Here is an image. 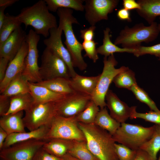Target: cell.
Listing matches in <instances>:
<instances>
[{
	"instance_id": "6da1fadb",
	"label": "cell",
	"mask_w": 160,
	"mask_h": 160,
	"mask_svg": "<svg viewBox=\"0 0 160 160\" xmlns=\"http://www.w3.org/2000/svg\"><path fill=\"white\" fill-rule=\"evenodd\" d=\"M88 148L99 160H118L112 135L94 124L79 122Z\"/></svg>"
},
{
	"instance_id": "7a4b0ae2",
	"label": "cell",
	"mask_w": 160,
	"mask_h": 160,
	"mask_svg": "<svg viewBox=\"0 0 160 160\" xmlns=\"http://www.w3.org/2000/svg\"><path fill=\"white\" fill-rule=\"evenodd\" d=\"M17 16L26 28L31 26L37 34L45 38L49 36L51 29L58 26L56 17L49 12L44 0L23 8Z\"/></svg>"
},
{
	"instance_id": "3957f363",
	"label": "cell",
	"mask_w": 160,
	"mask_h": 160,
	"mask_svg": "<svg viewBox=\"0 0 160 160\" xmlns=\"http://www.w3.org/2000/svg\"><path fill=\"white\" fill-rule=\"evenodd\" d=\"M73 10L68 8H59L57 13L59 19V25L61 27L65 37L64 43L72 57L74 67L81 71L85 70L87 65L82 55V44L78 40L74 33L72 24H79L73 16Z\"/></svg>"
},
{
	"instance_id": "277c9868",
	"label": "cell",
	"mask_w": 160,
	"mask_h": 160,
	"mask_svg": "<svg viewBox=\"0 0 160 160\" xmlns=\"http://www.w3.org/2000/svg\"><path fill=\"white\" fill-rule=\"evenodd\" d=\"M159 33L158 24L155 22L148 26L142 23L131 28L126 26L121 31L114 44H121L124 48L135 49L142 42L148 43L154 40Z\"/></svg>"
},
{
	"instance_id": "5b68a950",
	"label": "cell",
	"mask_w": 160,
	"mask_h": 160,
	"mask_svg": "<svg viewBox=\"0 0 160 160\" xmlns=\"http://www.w3.org/2000/svg\"><path fill=\"white\" fill-rule=\"evenodd\" d=\"M155 128V124L149 127H144L124 122L121 124L112 136L115 142L132 150H137L151 137Z\"/></svg>"
},
{
	"instance_id": "8992f818",
	"label": "cell",
	"mask_w": 160,
	"mask_h": 160,
	"mask_svg": "<svg viewBox=\"0 0 160 160\" xmlns=\"http://www.w3.org/2000/svg\"><path fill=\"white\" fill-rule=\"evenodd\" d=\"M103 63L102 72L100 74L96 88L91 95L92 100L100 109L106 106L105 96L115 77L128 68L123 66L119 68H116L118 63L113 54L108 57H104Z\"/></svg>"
},
{
	"instance_id": "52a82bcc",
	"label": "cell",
	"mask_w": 160,
	"mask_h": 160,
	"mask_svg": "<svg viewBox=\"0 0 160 160\" xmlns=\"http://www.w3.org/2000/svg\"><path fill=\"white\" fill-rule=\"evenodd\" d=\"M55 138L86 141L79 126L76 116L65 117L56 115L54 117L49 126L45 140Z\"/></svg>"
},
{
	"instance_id": "ba28073f",
	"label": "cell",
	"mask_w": 160,
	"mask_h": 160,
	"mask_svg": "<svg viewBox=\"0 0 160 160\" xmlns=\"http://www.w3.org/2000/svg\"><path fill=\"white\" fill-rule=\"evenodd\" d=\"M25 112L23 121L25 128L29 131L44 126H49L56 115L55 102L34 103Z\"/></svg>"
},
{
	"instance_id": "9c48e42d",
	"label": "cell",
	"mask_w": 160,
	"mask_h": 160,
	"mask_svg": "<svg viewBox=\"0 0 160 160\" xmlns=\"http://www.w3.org/2000/svg\"><path fill=\"white\" fill-rule=\"evenodd\" d=\"M39 73L42 80L58 77L71 78L67 66L54 52L46 47L41 57Z\"/></svg>"
},
{
	"instance_id": "30bf717a",
	"label": "cell",
	"mask_w": 160,
	"mask_h": 160,
	"mask_svg": "<svg viewBox=\"0 0 160 160\" xmlns=\"http://www.w3.org/2000/svg\"><path fill=\"white\" fill-rule=\"evenodd\" d=\"M40 39L39 35L32 29L29 31L25 39L28 44V51L21 73L29 82L31 83H37L43 81L39 73L38 62L39 54L37 45Z\"/></svg>"
},
{
	"instance_id": "8fae6325",
	"label": "cell",
	"mask_w": 160,
	"mask_h": 160,
	"mask_svg": "<svg viewBox=\"0 0 160 160\" xmlns=\"http://www.w3.org/2000/svg\"><path fill=\"white\" fill-rule=\"evenodd\" d=\"M91 100V95L76 92L66 95L55 102L56 115L65 117L76 116Z\"/></svg>"
},
{
	"instance_id": "7c38bea8",
	"label": "cell",
	"mask_w": 160,
	"mask_h": 160,
	"mask_svg": "<svg viewBox=\"0 0 160 160\" xmlns=\"http://www.w3.org/2000/svg\"><path fill=\"white\" fill-rule=\"evenodd\" d=\"M47 140L32 139L16 143L0 151L1 160H32Z\"/></svg>"
},
{
	"instance_id": "4fadbf2b",
	"label": "cell",
	"mask_w": 160,
	"mask_h": 160,
	"mask_svg": "<svg viewBox=\"0 0 160 160\" xmlns=\"http://www.w3.org/2000/svg\"><path fill=\"white\" fill-rule=\"evenodd\" d=\"M118 0H85V17L91 26L103 20H108V15L118 4Z\"/></svg>"
},
{
	"instance_id": "5bb4252c",
	"label": "cell",
	"mask_w": 160,
	"mask_h": 160,
	"mask_svg": "<svg viewBox=\"0 0 160 160\" xmlns=\"http://www.w3.org/2000/svg\"><path fill=\"white\" fill-rule=\"evenodd\" d=\"M63 30L59 25L58 27L51 29L48 38L43 41L46 47L57 54L65 62L68 68L71 78L77 74L73 66L71 55L69 51L64 46L62 41Z\"/></svg>"
},
{
	"instance_id": "9a60e30c",
	"label": "cell",
	"mask_w": 160,
	"mask_h": 160,
	"mask_svg": "<svg viewBox=\"0 0 160 160\" xmlns=\"http://www.w3.org/2000/svg\"><path fill=\"white\" fill-rule=\"evenodd\" d=\"M28 46L25 41L14 58L9 63L5 77L0 82V92L2 93L11 81L18 74L22 73L24 67Z\"/></svg>"
},
{
	"instance_id": "2e32d148",
	"label": "cell",
	"mask_w": 160,
	"mask_h": 160,
	"mask_svg": "<svg viewBox=\"0 0 160 160\" xmlns=\"http://www.w3.org/2000/svg\"><path fill=\"white\" fill-rule=\"evenodd\" d=\"M105 100L110 116L117 121L121 124L125 122L130 118L132 106L129 107L121 100L112 90H108Z\"/></svg>"
},
{
	"instance_id": "e0dca14e",
	"label": "cell",
	"mask_w": 160,
	"mask_h": 160,
	"mask_svg": "<svg viewBox=\"0 0 160 160\" xmlns=\"http://www.w3.org/2000/svg\"><path fill=\"white\" fill-rule=\"evenodd\" d=\"M26 35L21 26L15 30L0 45V57L6 58L9 62L11 61L21 48L25 40Z\"/></svg>"
},
{
	"instance_id": "ac0fdd59",
	"label": "cell",
	"mask_w": 160,
	"mask_h": 160,
	"mask_svg": "<svg viewBox=\"0 0 160 160\" xmlns=\"http://www.w3.org/2000/svg\"><path fill=\"white\" fill-rule=\"evenodd\" d=\"M49 126H46L29 132L13 133L8 135L4 142L3 149L19 142L32 139L45 140Z\"/></svg>"
},
{
	"instance_id": "d6986e66",
	"label": "cell",
	"mask_w": 160,
	"mask_h": 160,
	"mask_svg": "<svg viewBox=\"0 0 160 160\" xmlns=\"http://www.w3.org/2000/svg\"><path fill=\"white\" fill-rule=\"evenodd\" d=\"M23 111L4 115L0 119V127L8 134L26 132L23 121Z\"/></svg>"
},
{
	"instance_id": "ffe728a7",
	"label": "cell",
	"mask_w": 160,
	"mask_h": 160,
	"mask_svg": "<svg viewBox=\"0 0 160 160\" xmlns=\"http://www.w3.org/2000/svg\"><path fill=\"white\" fill-rule=\"evenodd\" d=\"M100 74L95 76H87L77 73L70 79L71 85L76 92L91 96L97 86Z\"/></svg>"
},
{
	"instance_id": "44dd1931",
	"label": "cell",
	"mask_w": 160,
	"mask_h": 160,
	"mask_svg": "<svg viewBox=\"0 0 160 160\" xmlns=\"http://www.w3.org/2000/svg\"><path fill=\"white\" fill-rule=\"evenodd\" d=\"M28 84L34 103L55 102L66 95L55 93L33 83L28 82Z\"/></svg>"
},
{
	"instance_id": "7402d4cb",
	"label": "cell",
	"mask_w": 160,
	"mask_h": 160,
	"mask_svg": "<svg viewBox=\"0 0 160 160\" xmlns=\"http://www.w3.org/2000/svg\"><path fill=\"white\" fill-rule=\"evenodd\" d=\"M137 2L140 7L137 10V13L150 25L160 16V0H139Z\"/></svg>"
},
{
	"instance_id": "603a6c76",
	"label": "cell",
	"mask_w": 160,
	"mask_h": 160,
	"mask_svg": "<svg viewBox=\"0 0 160 160\" xmlns=\"http://www.w3.org/2000/svg\"><path fill=\"white\" fill-rule=\"evenodd\" d=\"M111 30L108 27L103 30V44L97 48L98 54L108 57L116 52H128L135 54L137 51L136 49L121 48L112 43L111 38V34H110Z\"/></svg>"
},
{
	"instance_id": "cb8c5ba5",
	"label": "cell",
	"mask_w": 160,
	"mask_h": 160,
	"mask_svg": "<svg viewBox=\"0 0 160 160\" xmlns=\"http://www.w3.org/2000/svg\"><path fill=\"white\" fill-rule=\"evenodd\" d=\"M70 79L58 77L46 80H43L39 82L34 84L39 86L44 87L55 93L68 95L76 92L71 86Z\"/></svg>"
},
{
	"instance_id": "d4e9b609",
	"label": "cell",
	"mask_w": 160,
	"mask_h": 160,
	"mask_svg": "<svg viewBox=\"0 0 160 160\" xmlns=\"http://www.w3.org/2000/svg\"><path fill=\"white\" fill-rule=\"evenodd\" d=\"M73 140L60 138L52 139L47 140L42 147L51 155L60 158L68 153L72 146Z\"/></svg>"
},
{
	"instance_id": "484cf974",
	"label": "cell",
	"mask_w": 160,
	"mask_h": 160,
	"mask_svg": "<svg viewBox=\"0 0 160 160\" xmlns=\"http://www.w3.org/2000/svg\"><path fill=\"white\" fill-rule=\"evenodd\" d=\"M34 103L33 96L30 92L21 94L10 97L9 109L5 115L15 113L28 109Z\"/></svg>"
},
{
	"instance_id": "4316f807",
	"label": "cell",
	"mask_w": 160,
	"mask_h": 160,
	"mask_svg": "<svg viewBox=\"0 0 160 160\" xmlns=\"http://www.w3.org/2000/svg\"><path fill=\"white\" fill-rule=\"evenodd\" d=\"M94 124L106 130L112 135L115 133L121 124L110 116L106 107L100 109Z\"/></svg>"
},
{
	"instance_id": "83f0119b",
	"label": "cell",
	"mask_w": 160,
	"mask_h": 160,
	"mask_svg": "<svg viewBox=\"0 0 160 160\" xmlns=\"http://www.w3.org/2000/svg\"><path fill=\"white\" fill-rule=\"evenodd\" d=\"M28 82L21 73L19 74L11 81L4 92L1 94L10 97L21 94L30 92Z\"/></svg>"
},
{
	"instance_id": "f1b7e54d",
	"label": "cell",
	"mask_w": 160,
	"mask_h": 160,
	"mask_svg": "<svg viewBox=\"0 0 160 160\" xmlns=\"http://www.w3.org/2000/svg\"><path fill=\"white\" fill-rule=\"evenodd\" d=\"M49 11L57 12L59 8H68L77 11H84V0H44Z\"/></svg>"
},
{
	"instance_id": "f546056e",
	"label": "cell",
	"mask_w": 160,
	"mask_h": 160,
	"mask_svg": "<svg viewBox=\"0 0 160 160\" xmlns=\"http://www.w3.org/2000/svg\"><path fill=\"white\" fill-rule=\"evenodd\" d=\"M155 125L152 137L140 148L147 153L151 160H157V155L160 151V126Z\"/></svg>"
},
{
	"instance_id": "4dcf8cb0",
	"label": "cell",
	"mask_w": 160,
	"mask_h": 160,
	"mask_svg": "<svg viewBox=\"0 0 160 160\" xmlns=\"http://www.w3.org/2000/svg\"><path fill=\"white\" fill-rule=\"evenodd\" d=\"M68 153L79 160H99L89 149L86 141L73 140Z\"/></svg>"
},
{
	"instance_id": "1f68e13d",
	"label": "cell",
	"mask_w": 160,
	"mask_h": 160,
	"mask_svg": "<svg viewBox=\"0 0 160 160\" xmlns=\"http://www.w3.org/2000/svg\"><path fill=\"white\" fill-rule=\"evenodd\" d=\"M21 23L17 16L6 14L4 23L0 28V45L2 44Z\"/></svg>"
},
{
	"instance_id": "d6a6232c",
	"label": "cell",
	"mask_w": 160,
	"mask_h": 160,
	"mask_svg": "<svg viewBox=\"0 0 160 160\" xmlns=\"http://www.w3.org/2000/svg\"><path fill=\"white\" fill-rule=\"evenodd\" d=\"M113 82L116 87L129 90L137 84L135 73L128 67L118 74L113 79Z\"/></svg>"
},
{
	"instance_id": "836d02e7",
	"label": "cell",
	"mask_w": 160,
	"mask_h": 160,
	"mask_svg": "<svg viewBox=\"0 0 160 160\" xmlns=\"http://www.w3.org/2000/svg\"><path fill=\"white\" fill-rule=\"evenodd\" d=\"M100 110L99 107L91 100L86 108L76 116L77 120L85 124H93Z\"/></svg>"
},
{
	"instance_id": "e575fe53",
	"label": "cell",
	"mask_w": 160,
	"mask_h": 160,
	"mask_svg": "<svg viewBox=\"0 0 160 160\" xmlns=\"http://www.w3.org/2000/svg\"><path fill=\"white\" fill-rule=\"evenodd\" d=\"M129 90L132 92L137 100L146 104L151 110L154 111H159L155 102L150 97L148 94L139 87L137 84L133 85Z\"/></svg>"
},
{
	"instance_id": "d590c367",
	"label": "cell",
	"mask_w": 160,
	"mask_h": 160,
	"mask_svg": "<svg viewBox=\"0 0 160 160\" xmlns=\"http://www.w3.org/2000/svg\"><path fill=\"white\" fill-rule=\"evenodd\" d=\"M136 106H133L130 119H143L146 121L155 124L160 126V111H154L151 110L145 113H140L136 111Z\"/></svg>"
},
{
	"instance_id": "8d00e7d4",
	"label": "cell",
	"mask_w": 160,
	"mask_h": 160,
	"mask_svg": "<svg viewBox=\"0 0 160 160\" xmlns=\"http://www.w3.org/2000/svg\"><path fill=\"white\" fill-rule=\"evenodd\" d=\"M115 151L119 160H134L137 151L133 150L121 144L115 143Z\"/></svg>"
},
{
	"instance_id": "74e56055",
	"label": "cell",
	"mask_w": 160,
	"mask_h": 160,
	"mask_svg": "<svg viewBox=\"0 0 160 160\" xmlns=\"http://www.w3.org/2000/svg\"><path fill=\"white\" fill-rule=\"evenodd\" d=\"M82 44L83 49L85 52V57H87L95 63L99 57L96 46L98 43L94 40L91 41H83Z\"/></svg>"
},
{
	"instance_id": "f35d334b",
	"label": "cell",
	"mask_w": 160,
	"mask_h": 160,
	"mask_svg": "<svg viewBox=\"0 0 160 160\" xmlns=\"http://www.w3.org/2000/svg\"><path fill=\"white\" fill-rule=\"evenodd\" d=\"M135 49H136L137 51L134 55L137 57L149 54L160 58V43L148 47L140 45Z\"/></svg>"
},
{
	"instance_id": "ab89813d",
	"label": "cell",
	"mask_w": 160,
	"mask_h": 160,
	"mask_svg": "<svg viewBox=\"0 0 160 160\" xmlns=\"http://www.w3.org/2000/svg\"><path fill=\"white\" fill-rule=\"evenodd\" d=\"M60 158L50 154L42 147H41L36 152L32 160H60Z\"/></svg>"
},
{
	"instance_id": "60d3db41",
	"label": "cell",
	"mask_w": 160,
	"mask_h": 160,
	"mask_svg": "<svg viewBox=\"0 0 160 160\" xmlns=\"http://www.w3.org/2000/svg\"><path fill=\"white\" fill-rule=\"evenodd\" d=\"M95 26H91L87 28L80 30V37L84 41H91L94 40L95 36Z\"/></svg>"
},
{
	"instance_id": "b9f144b4",
	"label": "cell",
	"mask_w": 160,
	"mask_h": 160,
	"mask_svg": "<svg viewBox=\"0 0 160 160\" xmlns=\"http://www.w3.org/2000/svg\"><path fill=\"white\" fill-rule=\"evenodd\" d=\"M10 105V97L1 94L0 95V116L5 115L8 111Z\"/></svg>"
},
{
	"instance_id": "7bdbcfd3",
	"label": "cell",
	"mask_w": 160,
	"mask_h": 160,
	"mask_svg": "<svg viewBox=\"0 0 160 160\" xmlns=\"http://www.w3.org/2000/svg\"><path fill=\"white\" fill-rule=\"evenodd\" d=\"M9 61L5 58L0 57V82L3 80Z\"/></svg>"
},
{
	"instance_id": "ee69618b",
	"label": "cell",
	"mask_w": 160,
	"mask_h": 160,
	"mask_svg": "<svg viewBox=\"0 0 160 160\" xmlns=\"http://www.w3.org/2000/svg\"><path fill=\"white\" fill-rule=\"evenodd\" d=\"M122 5L123 8L129 11L135 9H140L139 4L135 0H123Z\"/></svg>"
},
{
	"instance_id": "f6af8a7d",
	"label": "cell",
	"mask_w": 160,
	"mask_h": 160,
	"mask_svg": "<svg viewBox=\"0 0 160 160\" xmlns=\"http://www.w3.org/2000/svg\"><path fill=\"white\" fill-rule=\"evenodd\" d=\"M117 16L120 20L127 21L129 22L131 21L129 11L124 8L121 9L118 11Z\"/></svg>"
},
{
	"instance_id": "bcb514c9",
	"label": "cell",
	"mask_w": 160,
	"mask_h": 160,
	"mask_svg": "<svg viewBox=\"0 0 160 160\" xmlns=\"http://www.w3.org/2000/svg\"><path fill=\"white\" fill-rule=\"evenodd\" d=\"M134 160H151L147 153L139 149L137 151L136 156Z\"/></svg>"
},
{
	"instance_id": "7dc6e473",
	"label": "cell",
	"mask_w": 160,
	"mask_h": 160,
	"mask_svg": "<svg viewBox=\"0 0 160 160\" xmlns=\"http://www.w3.org/2000/svg\"><path fill=\"white\" fill-rule=\"evenodd\" d=\"M7 133L0 127V150L2 149L4 142L8 136Z\"/></svg>"
},
{
	"instance_id": "c3c4849f",
	"label": "cell",
	"mask_w": 160,
	"mask_h": 160,
	"mask_svg": "<svg viewBox=\"0 0 160 160\" xmlns=\"http://www.w3.org/2000/svg\"><path fill=\"white\" fill-rule=\"evenodd\" d=\"M18 1L17 0H0V7L6 9Z\"/></svg>"
},
{
	"instance_id": "681fc988",
	"label": "cell",
	"mask_w": 160,
	"mask_h": 160,
	"mask_svg": "<svg viewBox=\"0 0 160 160\" xmlns=\"http://www.w3.org/2000/svg\"><path fill=\"white\" fill-rule=\"evenodd\" d=\"M60 160H79L76 157L72 156L69 153H67L61 157Z\"/></svg>"
},
{
	"instance_id": "f907efd6",
	"label": "cell",
	"mask_w": 160,
	"mask_h": 160,
	"mask_svg": "<svg viewBox=\"0 0 160 160\" xmlns=\"http://www.w3.org/2000/svg\"><path fill=\"white\" fill-rule=\"evenodd\" d=\"M158 27L160 33V24H158Z\"/></svg>"
},
{
	"instance_id": "816d5d0a",
	"label": "cell",
	"mask_w": 160,
	"mask_h": 160,
	"mask_svg": "<svg viewBox=\"0 0 160 160\" xmlns=\"http://www.w3.org/2000/svg\"><path fill=\"white\" fill-rule=\"evenodd\" d=\"M158 160H160V154L159 156Z\"/></svg>"
},
{
	"instance_id": "f5cc1de1",
	"label": "cell",
	"mask_w": 160,
	"mask_h": 160,
	"mask_svg": "<svg viewBox=\"0 0 160 160\" xmlns=\"http://www.w3.org/2000/svg\"><path fill=\"white\" fill-rule=\"evenodd\" d=\"M159 60H160V58H159Z\"/></svg>"
},
{
	"instance_id": "db71d44e",
	"label": "cell",
	"mask_w": 160,
	"mask_h": 160,
	"mask_svg": "<svg viewBox=\"0 0 160 160\" xmlns=\"http://www.w3.org/2000/svg\"></svg>"
}]
</instances>
